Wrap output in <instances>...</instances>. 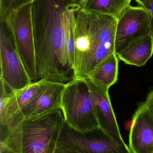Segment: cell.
Here are the masks:
<instances>
[{
	"label": "cell",
	"mask_w": 153,
	"mask_h": 153,
	"mask_svg": "<svg viewBox=\"0 0 153 153\" xmlns=\"http://www.w3.org/2000/svg\"><path fill=\"white\" fill-rule=\"evenodd\" d=\"M80 0H34L31 5L36 65L39 79L66 83L74 70L66 46V20Z\"/></svg>",
	"instance_id": "obj_1"
},
{
	"label": "cell",
	"mask_w": 153,
	"mask_h": 153,
	"mask_svg": "<svg viewBox=\"0 0 153 153\" xmlns=\"http://www.w3.org/2000/svg\"><path fill=\"white\" fill-rule=\"evenodd\" d=\"M117 20L111 15L81 10L75 13L74 78L87 79L102 61L116 53Z\"/></svg>",
	"instance_id": "obj_2"
},
{
	"label": "cell",
	"mask_w": 153,
	"mask_h": 153,
	"mask_svg": "<svg viewBox=\"0 0 153 153\" xmlns=\"http://www.w3.org/2000/svg\"><path fill=\"white\" fill-rule=\"evenodd\" d=\"M64 123L61 109L26 118L1 133V145L17 153H53Z\"/></svg>",
	"instance_id": "obj_3"
},
{
	"label": "cell",
	"mask_w": 153,
	"mask_h": 153,
	"mask_svg": "<svg viewBox=\"0 0 153 153\" xmlns=\"http://www.w3.org/2000/svg\"><path fill=\"white\" fill-rule=\"evenodd\" d=\"M61 109L65 121L77 131L84 133L99 128L86 79L74 78L66 83Z\"/></svg>",
	"instance_id": "obj_4"
},
{
	"label": "cell",
	"mask_w": 153,
	"mask_h": 153,
	"mask_svg": "<svg viewBox=\"0 0 153 153\" xmlns=\"http://www.w3.org/2000/svg\"><path fill=\"white\" fill-rule=\"evenodd\" d=\"M57 147L81 153H133L127 146L119 145L100 128L81 133L65 121Z\"/></svg>",
	"instance_id": "obj_5"
},
{
	"label": "cell",
	"mask_w": 153,
	"mask_h": 153,
	"mask_svg": "<svg viewBox=\"0 0 153 153\" xmlns=\"http://www.w3.org/2000/svg\"><path fill=\"white\" fill-rule=\"evenodd\" d=\"M32 4L22 7L7 20L14 36L17 50L32 82L40 80L36 65L31 15Z\"/></svg>",
	"instance_id": "obj_6"
},
{
	"label": "cell",
	"mask_w": 153,
	"mask_h": 153,
	"mask_svg": "<svg viewBox=\"0 0 153 153\" xmlns=\"http://www.w3.org/2000/svg\"><path fill=\"white\" fill-rule=\"evenodd\" d=\"M0 78L12 88L20 90L32 82L22 64L7 20L0 22Z\"/></svg>",
	"instance_id": "obj_7"
},
{
	"label": "cell",
	"mask_w": 153,
	"mask_h": 153,
	"mask_svg": "<svg viewBox=\"0 0 153 153\" xmlns=\"http://www.w3.org/2000/svg\"><path fill=\"white\" fill-rule=\"evenodd\" d=\"M151 34L148 10L143 6L129 5L118 19L115 53L118 54L135 41Z\"/></svg>",
	"instance_id": "obj_8"
},
{
	"label": "cell",
	"mask_w": 153,
	"mask_h": 153,
	"mask_svg": "<svg viewBox=\"0 0 153 153\" xmlns=\"http://www.w3.org/2000/svg\"><path fill=\"white\" fill-rule=\"evenodd\" d=\"M94 104L99 127L119 145L126 146L123 140L112 108L109 90L87 79Z\"/></svg>",
	"instance_id": "obj_9"
},
{
	"label": "cell",
	"mask_w": 153,
	"mask_h": 153,
	"mask_svg": "<svg viewBox=\"0 0 153 153\" xmlns=\"http://www.w3.org/2000/svg\"><path fill=\"white\" fill-rule=\"evenodd\" d=\"M129 149L133 153H153V115L145 101L138 104L133 116Z\"/></svg>",
	"instance_id": "obj_10"
},
{
	"label": "cell",
	"mask_w": 153,
	"mask_h": 153,
	"mask_svg": "<svg viewBox=\"0 0 153 153\" xmlns=\"http://www.w3.org/2000/svg\"><path fill=\"white\" fill-rule=\"evenodd\" d=\"M66 84L45 80L36 98L22 111L24 118L61 109L62 94Z\"/></svg>",
	"instance_id": "obj_11"
},
{
	"label": "cell",
	"mask_w": 153,
	"mask_h": 153,
	"mask_svg": "<svg viewBox=\"0 0 153 153\" xmlns=\"http://www.w3.org/2000/svg\"><path fill=\"white\" fill-rule=\"evenodd\" d=\"M1 133L15 126L24 119L16 100L15 91L0 78Z\"/></svg>",
	"instance_id": "obj_12"
},
{
	"label": "cell",
	"mask_w": 153,
	"mask_h": 153,
	"mask_svg": "<svg viewBox=\"0 0 153 153\" xmlns=\"http://www.w3.org/2000/svg\"><path fill=\"white\" fill-rule=\"evenodd\" d=\"M153 54V36L152 34L143 37L129 45L117 54L126 64L144 66Z\"/></svg>",
	"instance_id": "obj_13"
},
{
	"label": "cell",
	"mask_w": 153,
	"mask_h": 153,
	"mask_svg": "<svg viewBox=\"0 0 153 153\" xmlns=\"http://www.w3.org/2000/svg\"><path fill=\"white\" fill-rule=\"evenodd\" d=\"M118 68V57L114 53L102 61L90 74L87 79L109 90L117 81Z\"/></svg>",
	"instance_id": "obj_14"
},
{
	"label": "cell",
	"mask_w": 153,
	"mask_h": 153,
	"mask_svg": "<svg viewBox=\"0 0 153 153\" xmlns=\"http://www.w3.org/2000/svg\"><path fill=\"white\" fill-rule=\"evenodd\" d=\"M133 0H80V10L111 15L118 19Z\"/></svg>",
	"instance_id": "obj_15"
},
{
	"label": "cell",
	"mask_w": 153,
	"mask_h": 153,
	"mask_svg": "<svg viewBox=\"0 0 153 153\" xmlns=\"http://www.w3.org/2000/svg\"><path fill=\"white\" fill-rule=\"evenodd\" d=\"M45 80L40 79L37 82H31L22 89L15 91L17 104L22 113L24 109L36 98Z\"/></svg>",
	"instance_id": "obj_16"
},
{
	"label": "cell",
	"mask_w": 153,
	"mask_h": 153,
	"mask_svg": "<svg viewBox=\"0 0 153 153\" xmlns=\"http://www.w3.org/2000/svg\"><path fill=\"white\" fill-rule=\"evenodd\" d=\"M34 0H0V22L7 20L15 12Z\"/></svg>",
	"instance_id": "obj_17"
},
{
	"label": "cell",
	"mask_w": 153,
	"mask_h": 153,
	"mask_svg": "<svg viewBox=\"0 0 153 153\" xmlns=\"http://www.w3.org/2000/svg\"><path fill=\"white\" fill-rule=\"evenodd\" d=\"M145 102L153 115V89L148 93Z\"/></svg>",
	"instance_id": "obj_18"
},
{
	"label": "cell",
	"mask_w": 153,
	"mask_h": 153,
	"mask_svg": "<svg viewBox=\"0 0 153 153\" xmlns=\"http://www.w3.org/2000/svg\"><path fill=\"white\" fill-rule=\"evenodd\" d=\"M148 11L150 15L151 34L153 36V0H151Z\"/></svg>",
	"instance_id": "obj_19"
},
{
	"label": "cell",
	"mask_w": 153,
	"mask_h": 153,
	"mask_svg": "<svg viewBox=\"0 0 153 153\" xmlns=\"http://www.w3.org/2000/svg\"><path fill=\"white\" fill-rule=\"evenodd\" d=\"M53 153H81L76 151L69 150L63 147H57Z\"/></svg>",
	"instance_id": "obj_20"
},
{
	"label": "cell",
	"mask_w": 153,
	"mask_h": 153,
	"mask_svg": "<svg viewBox=\"0 0 153 153\" xmlns=\"http://www.w3.org/2000/svg\"><path fill=\"white\" fill-rule=\"evenodd\" d=\"M140 6L144 7L147 10H149L151 0H134Z\"/></svg>",
	"instance_id": "obj_21"
},
{
	"label": "cell",
	"mask_w": 153,
	"mask_h": 153,
	"mask_svg": "<svg viewBox=\"0 0 153 153\" xmlns=\"http://www.w3.org/2000/svg\"><path fill=\"white\" fill-rule=\"evenodd\" d=\"M1 153H17L8 147L1 145Z\"/></svg>",
	"instance_id": "obj_22"
}]
</instances>
